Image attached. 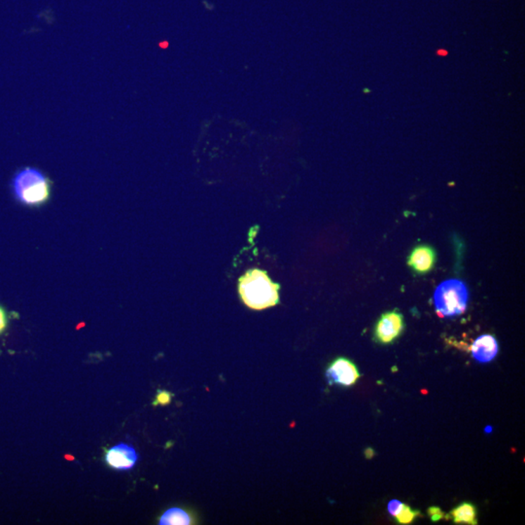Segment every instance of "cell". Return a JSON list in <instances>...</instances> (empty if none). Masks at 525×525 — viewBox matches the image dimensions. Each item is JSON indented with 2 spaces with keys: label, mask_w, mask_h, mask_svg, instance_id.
Instances as JSON below:
<instances>
[{
  "label": "cell",
  "mask_w": 525,
  "mask_h": 525,
  "mask_svg": "<svg viewBox=\"0 0 525 525\" xmlns=\"http://www.w3.org/2000/svg\"><path fill=\"white\" fill-rule=\"evenodd\" d=\"M11 190L18 203L29 208H39L50 200L52 182L38 168L25 167L13 175Z\"/></svg>",
  "instance_id": "1"
},
{
  "label": "cell",
  "mask_w": 525,
  "mask_h": 525,
  "mask_svg": "<svg viewBox=\"0 0 525 525\" xmlns=\"http://www.w3.org/2000/svg\"><path fill=\"white\" fill-rule=\"evenodd\" d=\"M279 285L267 277V272L254 269L242 275L239 282V292L247 307L255 310H266L279 304Z\"/></svg>",
  "instance_id": "2"
},
{
  "label": "cell",
  "mask_w": 525,
  "mask_h": 525,
  "mask_svg": "<svg viewBox=\"0 0 525 525\" xmlns=\"http://www.w3.org/2000/svg\"><path fill=\"white\" fill-rule=\"evenodd\" d=\"M468 300V289L464 282L458 279L445 280L435 290L436 312L441 317L462 315L467 308Z\"/></svg>",
  "instance_id": "3"
},
{
  "label": "cell",
  "mask_w": 525,
  "mask_h": 525,
  "mask_svg": "<svg viewBox=\"0 0 525 525\" xmlns=\"http://www.w3.org/2000/svg\"><path fill=\"white\" fill-rule=\"evenodd\" d=\"M405 330L404 316L398 310L384 313L374 326V340L382 345L394 343Z\"/></svg>",
  "instance_id": "4"
},
{
  "label": "cell",
  "mask_w": 525,
  "mask_h": 525,
  "mask_svg": "<svg viewBox=\"0 0 525 525\" xmlns=\"http://www.w3.org/2000/svg\"><path fill=\"white\" fill-rule=\"evenodd\" d=\"M326 378L330 384L349 387L356 384L360 378V374L353 362L345 358H336L329 366L326 371Z\"/></svg>",
  "instance_id": "5"
},
{
  "label": "cell",
  "mask_w": 525,
  "mask_h": 525,
  "mask_svg": "<svg viewBox=\"0 0 525 525\" xmlns=\"http://www.w3.org/2000/svg\"><path fill=\"white\" fill-rule=\"evenodd\" d=\"M139 460L137 450L132 445L121 443L106 453V462L109 467L119 471L131 470Z\"/></svg>",
  "instance_id": "6"
},
{
  "label": "cell",
  "mask_w": 525,
  "mask_h": 525,
  "mask_svg": "<svg viewBox=\"0 0 525 525\" xmlns=\"http://www.w3.org/2000/svg\"><path fill=\"white\" fill-rule=\"evenodd\" d=\"M437 253L432 246L422 244L415 247L407 258V265L417 274H426L434 269Z\"/></svg>",
  "instance_id": "7"
},
{
  "label": "cell",
  "mask_w": 525,
  "mask_h": 525,
  "mask_svg": "<svg viewBox=\"0 0 525 525\" xmlns=\"http://www.w3.org/2000/svg\"><path fill=\"white\" fill-rule=\"evenodd\" d=\"M499 351L498 341L493 336H479L471 346L473 358L480 363H488L496 358Z\"/></svg>",
  "instance_id": "8"
},
{
  "label": "cell",
  "mask_w": 525,
  "mask_h": 525,
  "mask_svg": "<svg viewBox=\"0 0 525 525\" xmlns=\"http://www.w3.org/2000/svg\"><path fill=\"white\" fill-rule=\"evenodd\" d=\"M194 514L184 509L175 508L168 509L162 517H160V525H190L196 524Z\"/></svg>",
  "instance_id": "9"
},
{
  "label": "cell",
  "mask_w": 525,
  "mask_h": 525,
  "mask_svg": "<svg viewBox=\"0 0 525 525\" xmlns=\"http://www.w3.org/2000/svg\"><path fill=\"white\" fill-rule=\"evenodd\" d=\"M453 522L456 524H469L475 525L476 522V509L473 504L465 503L460 504L450 512Z\"/></svg>",
  "instance_id": "10"
},
{
  "label": "cell",
  "mask_w": 525,
  "mask_h": 525,
  "mask_svg": "<svg viewBox=\"0 0 525 525\" xmlns=\"http://www.w3.org/2000/svg\"><path fill=\"white\" fill-rule=\"evenodd\" d=\"M419 516V511H415V510L410 508L409 505L404 504L400 513L394 517L399 524H410Z\"/></svg>",
  "instance_id": "11"
},
{
  "label": "cell",
  "mask_w": 525,
  "mask_h": 525,
  "mask_svg": "<svg viewBox=\"0 0 525 525\" xmlns=\"http://www.w3.org/2000/svg\"><path fill=\"white\" fill-rule=\"evenodd\" d=\"M172 393H170V392L168 391H165V390H159L156 396V401L153 403V404H154V406H157V405H162V406H165V405H168L170 402H172Z\"/></svg>",
  "instance_id": "12"
},
{
  "label": "cell",
  "mask_w": 525,
  "mask_h": 525,
  "mask_svg": "<svg viewBox=\"0 0 525 525\" xmlns=\"http://www.w3.org/2000/svg\"><path fill=\"white\" fill-rule=\"evenodd\" d=\"M403 505L404 504H403L402 502L396 500V499L390 501L388 507H387V509H388V513L391 514L392 517H396L397 514L400 513V511H401Z\"/></svg>",
  "instance_id": "13"
},
{
  "label": "cell",
  "mask_w": 525,
  "mask_h": 525,
  "mask_svg": "<svg viewBox=\"0 0 525 525\" xmlns=\"http://www.w3.org/2000/svg\"><path fill=\"white\" fill-rule=\"evenodd\" d=\"M428 514L432 519V521H439L445 517V514L443 513L442 510L438 508V507H430L428 509Z\"/></svg>",
  "instance_id": "14"
},
{
  "label": "cell",
  "mask_w": 525,
  "mask_h": 525,
  "mask_svg": "<svg viewBox=\"0 0 525 525\" xmlns=\"http://www.w3.org/2000/svg\"><path fill=\"white\" fill-rule=\"evenodd\" d=\"M8 324V318H7L6 312L4 308L0 305V335L4 332L5 329Z\"/></svg>",
  "instance_id": "15"
},
{
  "label": "cell",
  "mask_w": 525,
  "mask_h": 525,
  "mask_svg": "<svg viewBox=\"0 0 525 525\" xmlns=\"http://www.w3.org/2000/svg\"><path fill=\"white\" fill-rule=\"evenodd\" d=\"M365 456L368 460H372L374 456V450L373 448H369L365 450Z\"/></svg>",
  "instance_id": "16"
}]
</instances>
